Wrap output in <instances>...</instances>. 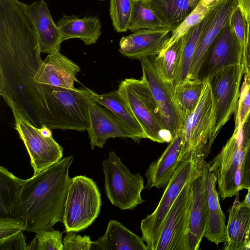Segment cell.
Returning <instances> with one entry per match:
<instances>
[{
  "label": "cell",
  "mask_w": 250,
  "mask_h": 250,
  "mask_svg": "<svg viewBox=\"0 0 250 250\" xmlns=\"http://www.w3.org/2000/svg\"><path fill=\"white\" fill-rule=\"evenodd\" d=\"M26 4L19 0L0 2V95L12 112L37 127H50L53 90L34 80L41 52Z\"/></svg>",
  "instance_id": "1"
},
{
  "label": "cell",
  "mask_w": 250,
  "mask_h": 250,
  "mask_svg": "<svg viewBox=\"0 0 250 250\" xmlns=\"http://www.w3.org/2000/svg\"><path fill=\"white\" fill-rule=\"evenodd\" d=\"M73 157L61 160L40 172L23 180L20 203L25 230L35 232L53 230L63 223L65 204L72 178L69 167Z\"/></svg>",
  "instance_id": "2"
},
{
  "label": "cell",
  "mask_w": 250,
  "mask_h": 250,
  "mask_svg": "<svg viewBox=\"0 0 250 250\" xmlns=\"http://www.w3.org/2000/svg\"><path fill=\"white\" fill-rule=\"evenodd\" d=\"M250 145V112L243 124L234 129L231 137L209 164L223 200L233 196L240 191L241 167Z\"/></svg>",
  "instance_id": "3"
},
{
  "label": "cell",
  "mask_w": 250,
  "mask_h": 250,
  "mask_svg": "<svg viewBox=\"0 0 250 250\" xmlns=\"http://www.w3.org/2000/svg\"><path fill=\"white\" fill-rule=\"evenodd\" d=\"M118 90L146 138L159 143H170L173 137L164 127L157 103L145 80L125 79L120 83Z\"/></svg>",
  "instance_id": "4"
},
{
  "label": "cell",
  "mask_w": 250,
  "mask_h": 250,
  "mask_svg": "<svg viewBox=\"0 0 250 250\" xmlns=\"http://www.w3.org/2000/svg\"><path fill=\"white\" fill-rule=\"evenodd\" d=\"M205 160L189 158L183 161L165 188L154 211L143 219L142 238L149 250H156L165 218L183 188L201 171Z\"/></svg>",
  "instance_id": "5"
},
{
  "label": "cell",
  "mask_w": 250,
  "mask_h": 250,
  "mask_svg": "<svg viewBox=\"0 0 250 250\" xmlns=\"http://www.w3.org/2000/svg\"><path fill=\"white\" fill-rule=\"evenodd\" d=\"M213 102L208 79L199 102L194 111L187 116L182 129V146L180 161L189 158L205 160L209 154Z\"/></svg>",
  "instance_id": "6"
},
{
  "label": "cell",
  "mask_w": 250,
  "mask_h": 250,
  "mask_svg": "<svg viewBox=\"0 0 250 250\" xmlns=\"http://www.w3.org/2000/svg\"><path fill=\"white\" fill-rule=\"evenodd\" d=\"M102 205L96 183L85 176L72 178L65 204L63 223L66 232L88 228L98 216Z\"/></svg>",
  "instance_id": "7"
},
{
  "label": "cell",
  "mask_w": 250,
  "mask_h": 250,
  "mask_svg": "<svg viewBox=\"0 0 250 250\" xmlns=\"http://www.w3.org/2000/svg\"><path fill=\"white\" fill-rule=\"evenodd\" d=\"M104 188L111 203L121 210H133L144 202L141 192L145 188L139 173H132L114 152L103 162Z\"/></svg>",
  "instance_id": "8"
},
{
  "label": "cell",
  "mask_w": 250,
  "mask_h": 250,
  "mask_svg": "<svg viewBox=\"0 0 250 250\" xmlns=\"http://www.w3.org/2000/svg\"><path fill=\"white\" fill-rule=\"evenodd\" d=\"M244 73L243 64L232 65L217 70L208 79L213 109L210 138L211 146L222 127L235 112Z\"/></svg>",
  "instance_id": "9"
},
{
  "label": "cell",
  "mask_w": 250,
  "mask_h": 250,
  "mask_svg": "<svg viewBox=\"0 0 250 250\" xmlns=\"http://www.w3.org/2000/svg\"><path fill=\"white\" fill-rule=\"evenodd\" d=\"M139 60L142 70V78L146 82L152 93L165 128L173 138L182 130L185 120L175 95V85L160 70L156 55Z\"/></svg>",
  "instance_id": "10"
},
{
  "label": "cell",
  "mask_w": 250,
  "mask_h": 250,
  "mask_svg": "<svg viewBox=\"0 0 250 250\" xmlns=\"http://www.w3.org/2000/svg\"><path fill=\"white\" fill-rule=\"evenodd\" d=\"M13 114L15 129L29 154L34 175L62 159L63 148L52 136H43L39 128L17 113Z\"/></svg>",
  "instance_id": "11"
},
{
  "label": "cell",
  "mask_w": 250,
  "mask_h": 250,
  "mask_svg": "<svg viewBox=\"0 0 250 250\" xmlns=\"http://www.w3.org/2000/svg\"><path fill=\"white\" fill-rule=\"evenodd\" d=\"M192 181L182 189L164 221L156 250H188Z\"/></svg>",
  "instance_id": "12"
},
{
  "label": "cell",
  "mask_w": 250,
  "mask_h": 250,
  "mask_svg": "<svg viewBox=\"0 0 250 250\" xmlns=\"http://www.w3.org/2000/svg\"><path fill=\"white\" fill-rule=\"evenodd\" d=\"M236 64L243 65L242 49L229 21L209 47L200 67L198 79L206 81L217 70Z\"/></svg>",
  "instance_id": "13"
},
{
  "label": "cell",
  "mask_w": 250,
  "mask_h": 250,
  "mask_svg": "<svg viewBox=\"0 0 250 250\" xmlns=\"http://www.w3.org/2000/svg\"><path fill=\"white\" fill-rule=\"evenodd\" d=\"M236 0H218L207 14V20L198 39L187 79L197 80L206 53L221 30L229 21L237 7Z\"/></svg>",
  "instance_id": "14"
},
{
  "label": "cell",
  "mask_w": 250,
  "mask_h": 250,
  "mask_svg": "<svg viewBox=\"0 0 250 250\" xmlns=\"http://www.w3.org/2000/svg\"><path fill=\"white\" fill-rule=\"evenodd\" d=\"M80 70L77 64L60 52L49 54L44 61L40 55L34 80L40 84L76 90L74 83H79L76 76Z\"/></svg>",
  "instance_id": "15"
},
{
  "label": "cell",
  "mask_w": 250,
  "mask_h": 250,
  "mask_svg": "<svg viewBox=\"0 0 250 250\" xmlns=\"http://www.w3.org/2000/svg\"><path fill=\"white\" fill-rule=\"evenodd\" d=\"M205 162L198 175L192 180V196L188 231V250H198L204 237L208 218L206 172Z\"/></svg>",
  "instance_id": "16"
},
{
  "label": "cell",
  "mask_w": 250,
  "mask_h": 250,
  "mask_svg": "<svg viewBox=\"0 0 250 250\" xmlns=\"http://www.w3.org/2000/svg\"><path fill=\"white\" fill-rule=\"evenodd\" d=\"M89 127L87 130L92 149L103 148L107 139L130 138L138 143L136 137L112 113L91 100L88 107Z\"/></svg>",
  "instance_id": "17"
},
{
  "label": "cell",
  "mask_w": 250,
  "mask_h": 250,
  "mask_svg": "<svg viewBox=\"0 0 250 250\" xmlns=\"http://www.w3.org/2000/svg\"><path fill=\"white\" fill-rule=\"evenodd\" d=\"M170 29L143 30L122 37L119 42V52L129 58L140 60L157 55L167 43Z\"/></svg>",
  "instance_id": "18"
},
{
  "label": "cell",
  "mask_w": 250,
  "mask_h": 250,
  "mask_svg": "<svg viewBox=\"0 0 250 250\" xmlns=\"http://www.w3.org/2000/svg\"><path fill=\"white\" fill-rule=\"evenodd\" d=\"M26 13L31 21L42 53L60 52L62 41L61 31L55 23L44 0L26 4Z\"/></svg>",
  "instance_id": "19"
},
{
  "label": "cell",
  "mask_w": 250,
  "mask_h": 250,
  "mask_svg": "<svg viewBox=\"0 0 250 250\" xmlns=\"http://www.w3.org/2000/svg\"><path fill=\"white\" fill-rule=\"evenodd\" d=\"M182 130L169 143L160 157L152 162L145 173L147 183L145 188H165L182 163L180 154L182 146Z\"/></svg>",
  "instance_id": "20"
},
{
  "label": "cell",
  "mask_w": 250,
  "mask_h": 250,
  "mask_svg": "<svg viewBox=\"0 0 250 250\" xmlns=\"http://www.w3.org/2000/svg\"><path fill=\"white\" fill-rule=\"evenodd\" d=\"M23 180L4 167H0V222L24 223L20 203V194Z\"/></svg>",
  "instance_id": "21"
},
{
  "label": "cell",
  "mask_w": 250,
  "mask_h": 250,
  "mask_svg": "<svg viewBox=\"0 0 250 250\" xmlns=\"http://www.w3.org/2000/svg\"><path fill=\"white\" fill-rule=\"evenodd\" d=\"M144 242L120 222L111 220L104 234L92 242L91 250H149Z\"/></svg>",
  "instance_id": "22"
},
{
  "label": "cell",
  "mask_w": 250,
  "mask_h": 250,
  "mask_svg": "<svg viewBox=\"0 0 250 250\" xmlns=\"http://www.w3.org/2000/svg\"><path fill=\"white\" fill-rule=\"evenodd\" d=\"M206 182L208 218L204 237L217 246L226 240L227 226L225 224L226 217L221 208L216 188V179L209 170V163L207 168Z\"/></svg>",
  "instance_id": "23"
},
{
  "label": "cell",
  "mask_w": 250,
  "mask_h": 250,
  "mask_svg": "<svg viewBox=\"0 0 250 250\" xmlns=\"http://www.w3.org/2000/svg\"><path fill=\"white\" fill-rule=\"evenodd\" d=\"M56 24L61 31L62 42L78 38L89 45L95 43L102 34V24L97 16L80 18L76 15H63Z\"/></svg>",
  "instance_id": "24"
},
{
  "label": "cell",
  "mask_w": 250,
  "mask_h": 250,
  "mask_svg": "<svg viewBox=\"0 0 250 250\" xmlns=\"http://www.w3.org/2000/svg\"><path fill=\"white\" fill-rule=\"evenodd\" d=\"M250 227V208L244 201L234 204L229 210L226 238L223 249H246Z\"/></svg>",
  "instance_id": "25"
},
{
  "label": "cell",
  "mask_w": 250,
  "mask_h": 250,
  "mask_svg": "<svg viewBox=\"0 0 250 250\" xmlns=\"http://www.w3.org/2000/svg\"><path fill=\"white\" fill-rule=\"evenodd\" d=\"M91 99L112 112L136 137L138 143L146 138L144 130L118 90L98 94L92 90Z\"/></svg>",
  "instance_id": "26"
},
{
  "label": "cell",
  "mask_w": 250,
  "mask_h": 250,
  "mask_svg": "<svg viewBox=\"0 0 250 250\" xmlns=\"http://www.w3.org/2000/svg\"><path fill=\"white\" fill-rule=\"evenodd\" d=\"M172 28L147 1L133 0L132 11L128 30L132 32L143 30H164Z\"/></svg>",
  "instance_id": "27"
},
{
  "label": "cell",
  "mask_w": 250,
  "mask_h": 250,
  "mask_svg": "<svg viewBox=\"0 0 250 250\" xmlns=\"http://www.w3.org/2000/svg\"><path fill=\"white\" fill-rule=\"evenodd\" d=\"M201 0H149L147 1L173 29L196 7Z\"/></svg>",
  "instance_id": "28"
},
{
  "label": "cell",
  "mask_w": 250,
  "mask_h": 250,
  "mask_svg": "<svg viewBox=\"0 0 250 250\" xmlns=\"http://www.w3.org/2000/svg\"><path fill=\"white\" fill-rule=\"evenodd\" d=\"M206 16L200 22L191 27L183 35L184 41L181 58L174 81L175 87L188 77L198 39L206 21Z\"/></svg>",
  "instance_id": "29"
},
{
  "label": "cell",
  "mask_w": 250,
  "mask_h": 250,
  "mask_svg": "<svg viewBox=\"0 0 250 250\" xmlns=\"http://www.w3.org/2000/svg\"><path fill=\"white\" fill-rule=\"evenodd\" d=\"M207 81L186 79L175 86V95L184 119L197 106Z\"/></svg>",
  "instance_id": "30"
},
{
  "label": "cell",
  "mask_w": 250,
  "mask_h": 250,
  "mask_svg": "<svg viewBox=\"0 0 250 250\" xmlns=\"http://www.w3.org/2000/svg\"><path fill=\"white\" fill-rule=\"evenodd\" d=\"M184 41L183 36L168 48L156 55V62L160 70L164 76L173 83L180 62Z\"/></svg>",
  "instance_id": "31"
},
{
  "label": "cell",
  "mask_w": 250,
  "mask_h": 250,
  "mask_svg": "<svg viewBox=\"0 0 250 250\" xmlns=\"http://www.w3.org/2000/svg\"><path fill=\"white\" fill-rule=\"evenodd\" d=\"M218 0H201L194 10L172 31L170 37L163 50L168 48L178 39L185 34L191 27L200 22Z\"/></svg>",
  "instance_id": "32"
},
{
  "label": "cell",
  "mask_w": 250,
  "mask_h": 250,
  "mask_svg": "<svg viewBox=\"0 0 250 250\" xmlns=\"http://www.w3.org/2000/svg\"><path fill=\"white\" fill-rule=\"evenodd\" d=\"M132 8L133 0H110L109 14L117 32H124L128 30Z\"/></svg>",
  "instance_id": "33"
},
{
  "label": "cell",
  "mask_w": 250,
  "mask_h": 250,
  "mask_svg": "<svg viewBox=\"0 0 250 250\" xmlns=\"http://www.w3.org/2000/svg\"><path fill=\"white\" fill-rule=\"evenodd\" d=\"M36 250H63L62 233L59 230H45L37 233Z\"/></svg>",
  "instance_id": "34"
},
{
  "label": "cell",
  "mask_w": 250,
  "mask_h": 250,
  "mask_svg": "<svg viewBox=\"0 0 250 250\" xmlns=\"http://www.w3.org/2000/svg\"><path fill=\"white\" fill-rule=\"evenodd\" d=\"M250 112V84L244 80L240 92L235 113L234 129L239 127Z\"/></svg>",
  "instance_id": "35"
},
{
  "label": "cell",
  "mask_w": 250,
  "mask_h": 250,
  "mask_svg": "<svg viewBox=\"0 0 250 250\" xmlns=\"http://www.w3.org/2000/svg\"><path fill=\"white\" fill-rule=\"evenodd\" d=\"M229 22L240 43L244 58L248 34V21L238 6L232 12Z\"/></svg>",
  "instance_id": "36"
},
{
  "label": "cell",
  "mask_w": 250,
  "mask_h": 250,
  "mask_svg": "<svg viewBox=\"0 0 250 250\" xmlns=\"http://www.w3.org/2000/svg\"><path fill=\"white\" fill-rule=\"evenodd\" d=\"M70 231L63 239V250H91L92 242L87 235H76Z\"/></svg>",
  "instance_id": "37"
},
{
  "label": "cell",
  "mask_w": 250,
  "mask_h": 250,
  "mask_svg": "<svg viewBox=\"0 0 250 250\" xmlns=\"http://www.w3.org/2000/svg\"><path fill=\"white\" fill-rule=\"evenodd\" d=\"M23 231L0 242V250H27Z\"/></svg>",
  "instance_id": "38"
},
{
  "label": "cell",
  "mask_w": 250,
  "mask_h": 250,
  "mask_svg": "<svg viewBox=\"0 0 250 250\" xmlns=\"http://www.w3.org/2000/svg\"><path fill=\"white\" fill-rule=\"evenodd\" d=\"M24 230L25 225L23 222H0V242Z\"/></svg>",
  "instance_id": "39"
},
{
  "label": "cell",
  "mask_w": 250,
  "mask_h": 250,
  "mask_svg": "<svg viewBox=\"0 0 250 250\" xmlns=\"http://www.w3.org/2000/svg\"><path fill=\"white\" fill-rule=\"evenodd\" d=\"M250 188V145L247 148L241 167L239 190Z\"/></svg>",
  "instance_id": "40"
},
{
  "label": "cell",
  "mask_w": 250,
  "mask_h": 250,
  "mask_svg": "<svg viewBox=\"0 0 250 250\" xmlns=\"http://www.w3.org/2000/svg\"><path fill=\"white\" fill-rule=\"evenodd\" d=\"M243 66L244 68V80L248 84H250V22L248 21V34L245 46Z\"/></svg>",
  "instance_id": "41"
},
{
  "label": "cell",
  "mask_w": 250,
  "mask_h": 250,
  "mask_svg": "<svg viewBox=\"0 0 250 250\" xmlns=\"http://www.w3.org/2000/svg\"><path fill=\"white\" fill-rule=\"evenodd\" d=\"M240 9L248 21L250 22V0H236Z\"/></svg>",
  "instance_id": "42"
},
{
  "label": "cell",
  "mask_w": 250,
  "mask_h": 250,
  "mask_svg": "<svg viewBox=\"0 0 250 250\" xmlns=\"http://www.w3.org/2000/svg\"><path fill=\"white\" fill-rule=\"evenodd\" d=\"M248 193L245 196L244 201L246 204L250 208V188L248 189Z\"/></svg>",
  "instance_id": "43"
},
{
  "label": "cell",
  "mask_w": 250,
  "mask_h": 250,
  "mask_svg": "<svg viewBox=\"0 0 250 250\" xmlns=\"http://www.w3.org/2000/svg\"><path fill=\"white\" fill-rule=\"evenodd\" d=\"M250 245V227L248 233L247 241V246L246 249H248L249 246Z\"/></svg>",
  "instance_id": "44"
},
{
  "label": "cell",
  "mask_w": 250,
  "mask_h": 250,
  "mask_svg": "<svg viewBox=\"0 0 250 250\" xmlns=\"http://www.w3.org/2000/svg\"><path fill=\"white\" fill-rule=\"evenodd\" d=\"M143 0L148 1L149 0Z\"/></svg>",
  "instance_id": "45"
}]
</instances>
